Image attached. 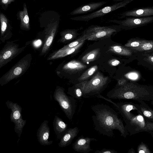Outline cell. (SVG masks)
Segmentation results:
<instances>
[{
  "instance_id": "cell-37",
  "label": "cell",
  "mask_w": 153,
  "mask_h": 153,
  "mask_svg": "<svg viewBox=\"0 0 153 153\" xmlns=\"http://www.w3.org/2000/svg\"><path fill=\"white\" fill-rule=\"evenodd\" d=\"M114 1H116L117 2H120L124 1V0H113Z\"/></svg>"
},
{
  "instance_id": "cell-15",
  "label": "cell",
  "mask_w": 153,
  "mask_h": 153,
  "mask_svg": "<svg viewBox=\"0 0 153 153\" xmlns=\"http://www.w3.org/2000/svg\"><path fill=\"white\" fill-rule=\"evenodd\" d=\"M48 121L45 120L38 128L37 137L38 141L42 146L49 145L53 143L52 141H49L50 129L48 126Z\"/></svg>"
},
{
  "instance_id": "cell-28",
  "label": "cell",
  "mask_w": 153,
  "mask_h": 153,
  "mask_svg": "<svg viewBox=\"0 0 153 153\" xmlns=\"http://www.w3.org/2000/svg\"><path fill=\"white\" fill-rule=\"evenodd\" d=\"M134 51L135 52L145 51L153 52V40L146 39L139 48Z\"/></svg>"
},
{
  "instance_id": "cell-34",
  "label": "cell",
  "mask_w": 153,
  "mask_h": 153,
  "mask_svg": "<svg viewBox=\"0 0 153 153\" xmlns=\"http://www.w3.org/2000/svg\"><path fill=\"white\" fill-rule=\"evenodd\" d=\"M109 64L112 66H116L120 63V62L116 59H113L110 60L108 62Z\"/></svg>"
},
{
  "instance_id": "cell-11",
  "label": "cell",
  "mask_w": 153,
  "mask_h": 153,
  "mask_svg": "<svg viewBox=\"0 0 153 153\" xmlns=\"http://www.w3.org/2000/svg\"><path fill=\"white\" fill-rule=\"evenodd\" d=\"M123 20L113 19L109 22L119 24L121 28L130 30L138 27L146 25L153 22V16L146 17H126Z\"/></svg>"
},
{
  "instance_id": "cell-30",
  "label": "cell",
  "mask_w": 153,
  "mask_h": 153,
  "mask_svg": "<svg viewBox=\"0 0 153 153\" xmlns=\"http://www.w3.org/2000/svg\"><path fill=\"white\" fill-rule=\"evenodd\" d=\"M82 36L80 37L78 39L66 45H65L61 48L62 49H66L73 48L82 42L88 39L86 35L83 34H82Z\"/></svg>"
},
{
  "instance_id": "cell-2",
  "label": "cell",
  "mask_w": 153,
  "mask_h": 153,
  "mask_svg": "<svg viewBox=\"0 0 153 153\" xmlns=\"http://www.w3.org/2000/svg\"><path fill=\"white\" fill-rule=\"evenodd\" d=\"M110 99L149 100L153 99V87L132 82L114 88L107 94Z\"/></svg>"
},
{
  "instance_id": "cell-29",
  "label": "cell",
  "mask_w": 153,
  "mask_h": 153,
  "mask_svg": "<svg viewBox=\"0 0 153 153\" xmlns=\"http://www.w3.org/2000/svg\"><path fill=\"white\" fill-rule=\"evenodd\" d=\"M97 69L98 66L96 65L89 68L82 74L78 79L79 81L82 82L85 80L92 75Z\"/></svg>"
},
{
  "instance_id": "cell-4",
  "label": "cell",
  "mask_w": 153,
  "mask_h": 153,
  "mask_svg": "<svg viewBox=\"0 0 153 153\" xmlns=\"http://www.w3.org/2000/svg\"><path fill=\"white\" fill-rule=\"evenodd\" d=\"M32 57L28 53L20 59L0 78V84L3 86L14 79L23 75L29 68Z\"/></svg>"
},
{
  "instance_id": "cell-27",
  "label": "cell",
  "mask_w": 153,
  "mask_h": 153,
  "mask_svg": "<svg viewBox=\"0 0 153 153\" xmlns=\"http://www.w3.org/2000/svg\"><path fill=\"white\" fill-rule=\"evenodd\" d=\"M100 48H97L88 53L82 58V60L85 63H88L94 61L99 55Z\"/></svg>"
},
{
  "instance_id": "cell-14",
  "label": "cell",
  "mask_w": 153,
  "mask_h": 153,
  "mask_svg": "<svg viewBox=\"0 0 153 153\" xmlns=\"http://www.w3.org/2000/svg\"><path fill=\"white\" fill-rule=\"evenodd\" d=\"M0 40L2 42L4 43L6 40L9 39L12 37L13 35L12 32V27L6 15L1 12L0 13Z\"/></svg>"
},
{
  "instance_id": "cell-21",
  "label": "cell",
  "mask_w": 153,
  "mask_h": 153,
  "mask_svg": "<svg viewBox=\"0 0 153 153\" xmlns=\"http://www.w3.org/2000/svg\"><path fill=\"white\" fill-rule=\"evenodd\" d=\"M53 124L57 139H60L67 131L68 125L57 116H55Z\"/></svg>"
},
{
  "instance_id": "cell-9",
  "label": "cell",
  "mask_w": 153,
  "mask_h": 153,
  "mask_svg": "<svg viewBox=\"0 0 153 153\" xmlns=\"http://www.w3.org/2000/svg\"><path fill=\"white\" fill-rule=\"evenodd\" d=\"M19 45L13 41L7 42L0 51V69L22 52L27 45L19 48Z\"/></svg>"
},
{
  "instance_id": "cell-24",
  "label": "cell",
  "mask_w": 153,
  "mask_h": 153,
  "mask_svg": "<svg viewBox=\"0 0 153 153\" xmlns=\"http://www.w3.org/2000/svg\"><path fill=\"white\" fill-rule=\"evenodd\" d=\"M108 51L115 54L126 56H133L136 53L124 46L115 45L110 46Z\"/></svg>"
},
{
  "instance_id": "cell-26",
  "label": "cell",
  "mask_w": 153,
  "mask_h": 153,
  "mask_svg": "<svg viewBox=\"0 0 153 153\" xmlns=\"http://www.w3.org/2000/svg\"><path fill=\"white\" fill-rule=\"evenodd\" d=\"M146 40L138 37L133 38L128 40L124 46L134 51L139 48Z\"/></svg>"
},
{
  "instance_id": "cell-7",
  "label": "cell",
  "mask_w": 153,
  "mask_h": 153,
  "mask_svg": "<svg viewBox=\"0 0 153 153\" xmlns=\"http://www.w3.org/2000/svg\"><path fill=\"white\" fill-rule=\"evenodd\" d=\"M121 28L120 25L108 26L92 25L85 30L83 34L86 35L88 40H97L110 37L112 35L120 30Z\"/></svg>"
},
{
  "instance_id": "cell-31",
  "label": "cell",
  "mask_w": 153,
  "mask_h": 153,
  "mask_svg": "<svg viewBox=\"0 0 153 153\" xmlns=\"http://www.w3.org/2000/svg\"><path fill=\"white\" fill-rule=\"evenodd\" d=\"M16 0H0V4L2 9L6 10L9 5Z\"/></svg>"
},
{
  "instance_id": "cell-35",
  "label": "cell",
  "mask_w": 153,
  "mask_h": 153,
  "mask_svg": "<svg viewBox=\"0 0 153 153\" xmlns=\"http://www.w3.org/2000/svg\"><path fill=\"white\" fill-rule=\"evenodd\" d=\"M127 80L124 78H122L118 80L117 86V87H120L123 86L128 82Z\"/></svg>"
},
{
  "instance_id": "cell-10",
  "label": "cell",
  "mask_w": 153,
  "mask_h": 153,
  "mask_svg": "<svg viewBox=\"0 0 153 153\" xmlns=\"http://www.w3.org/2000/svg\"><path fill=\"white\" fill-rule=\"evenodd\" d=\"M6 104L8 108L11 110L10 120L14 123L15 131L20 138L26 122V120L22 119V108L17 103L9 100L6 102Z\"/></svg>"
},
{
  "instance_id": "cell-23",
  "label": "cell",
  "mask_w": 153,
  "mask_h": 153,
  "mask_svg": "<svg viewBox=\"0 0 153 153\" xmlns=\"http://www.w3.org/2000/svg\"><path fill=\"white\" fill-rule=\"evenodd\" d=\"M81 29H68L61 31L60 33V38L57 42L65 43L74 39L79 34L78 31Z\"/></svg>"
},
{
  "instance_id": "cell-19",
  "label": "cell",
  "mask_w": 153,
  "mask_h": 153,
  "mask_svg": "<svg viewBox=\"0 0 153 153\" xmlns=\"http://www.w3.org/2000/svg\"><path fill=\"white\" fill-rule=\"evenodd\" d=\"M16 15L17 19L20 21V29L25 31L30 30L29 18L27 5L25 3H23V10L19 11Z\"/></svg>"
},
{
  "instance_id": "cell-36",
  "label": "cell",
  "mask_w": 153,
  "mask_h": 153,
  "mask_svg": "<svg viewBox=\"0 0 153 153\" xmlns=\"http://www.w3.org/2000/svg\"><path fill=\"white\" fill-rule=\"evenodd\" d=\"M143 114L145 116L148 117H152V114L151 111L148 110H145L143 112Z\"/></svg>"
},
{
  "instance_id": "cell-25",
  "label": "cell",
  "mask_w": 153,
  "mask_h": 153,
  "mask_svg": "<svg viewBox=\"0 0 153 153\" xmlns=\"http://www.w3.org/2000/svg\"><path fill=\"white\" fill-rule=\"evenodd\" d=\"M84 86L82 82L69 88L67 93L74 98L80 100L83 97Z\"/></svg>"
},
{
  "instance_id": "cell-22",
  "label": "cell",
  "mask_w": 153,
  "mask_h": 153,
  "mask_svg": "<svg viewBox=\"0 0 153 153\" xmlns=\"http://www.w3.org/2000/svg\"><path fill=\"white\" fill-rule=\"evenodd\" d=\"M86 67V65L80 62L74 60L63 65L62 68L58 67L56 68L58 69H61L62 71H62L67 73H73L83 70Z\"/></svg>"
},
{
  "instance_id": "cell-17",
  "label": "cell",
  "mask_w": 153,
  "mask_h": 153,
  "mask_svg": "<svg viewBox=\"0 0 153 153\" xmlns=\"http://www.w3.org/2000/svg\"><path fill=\"white\" fill-rule=\"evenodd\" d=\"M107 3L105 1L91 2L83 4L71 11L70 15H76L86 13L97 9Z\"/></svg>"
},
{
  "instance_id": "cell-33",
  "label": "cell",
  "mask_w": 153,
  "mask_h": 153,
  "mask_svg": "<svg viewBox=\"0 0 153 153\" xmlns=\"http://www.w3.org/2000/svg\"><path fill=\"white\" fill-rule=\"evenodd\" d=\"M95 153H117L114 150H111L103 148L101 150H97L94 152Z\"/></svg>"
},
{
  "instance_id": "cell-5",
  "label": "cell",
  "mask_w": 153,
  "mask_h": 153,
  "mask_svg": "<svg viewBox=\"0 0 153 153\" xmlns=\"http://www.w3.org/2000/svg\"><path fill=\"white\" fill-rule=\"evenodd\" d=\"M108 77L98 72L89 80L82 82L84 86L83 97L88 98L100 94L106 86Z\"/></svg>"
},
{
  "instance_id": "cell-3",
  "label": "cell",
  "mask_w": 153,
  "mask_h": 153,
  "mask_svg": "<svg viewBox=\"0 0 153 153\" xmlns=\"http://www.w3.org/2000/svg\"><path fill=\"white\" fill-rule=\"evenodd\" d=\"M60 20L59 14L54 11H46L41 14L39 20L40 27H44L42 32L44 37L40 56L45 55L50 51L58 32Z\"/></svg>"
},
{
  "instance_id": "cell-18",
  "label": "cell",
  "mask_w": 153,
  "mask_h": 153,
  "mask_svg": "<svg viewBox=\"0 0 153 153\" xmlns=\"http://www.w3.org/2000/svg\"><path fill=\"white\" fill-rule=\"evenodd\" d=\"M85 41V40L76 46L71 48L66 49L60 48L55 51L48 56L47 60H50L57 59L71 54L80 48Z\"/></svg>"
},
{
  "instance_id": "cell-6",
  "label": "cell",
  "mask_w": 153,
  "mask_h": 153,
  "mask_svg": "<svg viewBox=\"0 0 153 153\" xmlns=\"http://www.w3.org/2000/svg\"><path fill=\"white\" fill-rule=\"evenodd\" d=\"M53 97L54 100L58 103L68 119L71 120L75 113L76 107L75 98L72 96L67 95L65 92L64 88L59 86L56 87Z\"/></svg>"
},
{
  "instance_id": "cell-32",
  "label": "cell",
  "mask_w": 153,
  "mask_h": 153,
  "mask_svg": "<svg viewBox=\"0 0 153 153\" xmlns=\"http://www.w3.org/2000/svg\"><path fill=\"white\" fill-rule=\"evenodd\" d=\"M127 78L131 80H136L138 79L139 74L135 72H131L126 74L125 75Z\"/></svg>"
},
{
  "instance_id": "cell-1",
  "label": "cell",
  "mask_w": 153,
  "mask_h": 153,
  "mask_svg": "<svg viewBox=\"0 0 153 153\" xmlns=\"http://www.w3.org/2000/svg\"><path fill=\"white\" fill-rule=\"evenodd\" d=\"M95 115L92 117L95 130L100 134L109 137L114 135V130H118L125 137L126 131L117 113L109 105L98 104L91 107Z\"/></svg>"
},
{
  "instance_id": "cell-38",
  "label": "cell",
  "mask_w": 153,
  "mask_h": 153,
  "mask_svg": "<svg viewBox=\"0 0 153 153\" xmlns=\"http://www.w3.org/2000/svg\"><path fill=\"white\" fill-rule=\"evenodd\" d=\"M33 0V1H36V0Z\"/></svg>"
},
{
  "instance_id": "cell-8",
  "label": "cell",
  "mask_w": 153,
  "mask_h": 153,
  "mask_svg": "<svg viewBox=\"0 0 153 153\" xmlns=\"http://www.w3.org/2000/svg\"><path fill=\"white\" fill-rule=\"evenodd\" d=\"M134 0H124L118 2L110 5L90 13L81 16L73 17L70 18L72 20L88 22L94 19L102 17L117 9L125 7L128 4Z\"/></svg>"
},
{
  "instance_id": "cell-12",
  "label": "cell",
  "mask_w": 153,
  "mask_h": 153,
  "mask_svg": "<svg viewBox=\"0 0 153 153\" xmlns=\"http://www.w3.org/2000/svg\"><path fill=\"white\" fill-rule=\"evenodd\" d=\"M119 19L126 17H146L153 16V7H149L134 9L121 13Z\"/></svg>"
},
{
  "instance_id": "cell-13",
  "label": "cell",
  "mask_w": 153,
  "mask_h": 153,
  "mask_svg": "<svg viewBox=\"0 0 153 153\" xmlns=\"http://www.w3.org/2000/svg\"><path fill=\"white\" fill-rule=\"evenodd\" d=\"M97 141L93 138L85 137L83 135L79 137L73 145V149L76 152L83 153H88L92 151L90 144L91 141Z\"/></svg>"
},
{
  "instance_id": "cell-16",
  "label": "cell",
  "mask_w": 153,
  "mask_h": 153,
  "mask_svg": "<svg viewBox=\"0 0 153 153\" xmlns=\"http://www.w3.org/2000/svg\"><path fill=\"white\" fill-rule=\"evenodd\" d=\"M137 61V64L153 71V52H136L133 56Z\"/></svg>"
},
{
  "instance_id": "cell-20",
  "label": "cell",
  "mask_w": 153,
  "mask_h": 153,
  "mask_svg": "<svg viewBox=\"0 0 153 153\" xmlns=\"http://www.w3.org/2000/svg\"><path fill=\"white\" fill-rule=\"evenodd\" d=\"M79 130L77 127L67 129L65 133L60 139L59 146L65 147L70 144L73 140L77 136Z\"/></svg>"
}]
</instances>
